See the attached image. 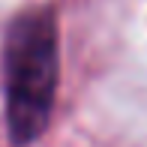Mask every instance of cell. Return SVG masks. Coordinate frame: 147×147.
Listing matches in <instances>:
<instances>
[{"label": "cell", "mask_w": 147, "mask_h": 147, "mask_svg": "<svg viewBox=\"0 0 147 147\" xmlns=\"http://www.w3.org/2000/svg\"><path fill=\"white\" fill-rule=\"evenodd\" d=\"M57 54V18L51 6H33L9 24L3 42V84L12 144L36 141L48 126L60 72Z\"/></svg>", "instance_id": "cell-1"}]
</instances>
